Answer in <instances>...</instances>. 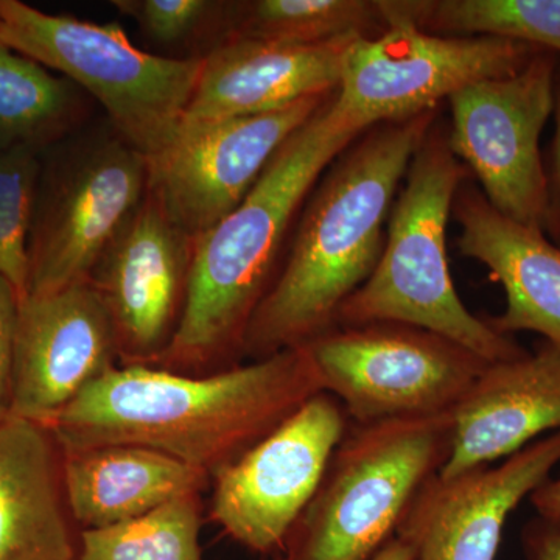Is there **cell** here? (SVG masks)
<instances>
[{
  "mask_svg": "<svg viewBox=\"0 0 560 560\" xmlns=\"http://www.w3.org/2000/svg\"><path fill=\"white\" fill-rule=\"evenodd\" d=\"M316 46L228 38L202 57L194 97L180 128L259 116L338 90L353 40Z\"/></svg>",
  "mask_w": 560,
  "mask_h": 560,
  "instance_id": "obj_16",
  "label": "cell"
},
{
  "mask_svg": "<svg viewBox=\"0 0 560 560\" xmlns=\"http://www.w3.org/2000/svg\"><path fill=\"white\" fill-rule=\"evenodd\" d=\"M320 390L305 348L201 377L117 366L46 429L60 451L139 445L213 480Z\"/></svg>",
  "mask_w": 560,
  "mask_h": 560,
  "instance_id": "obj_1",
  "label": "cell"
},
{
  "mask_svg": "<svg viewBox=\"0 0 560 560\" xmlns=\"http://www.w3.org/2000/svg\"><path fill=\"white\" fill-rule=\"evenodd\" d=\"M559 61L541 50L521 72L478 81L448 98V145L480 180L486 200L544 232L548 190L540 136L555 113Z\"/></svg>",
  "mask_w": 560,
  "mask_h": 560,
  "instance_id": "obj_10",
  "label": "cell"
},
{
  "mask_svg": "<svg viewBox=\"0 0 560 560\" xmlns=\"http://www.w3.org/2000/svg\"><path fill=\"white\" fill-rule=\"evenodd\" d=\"M385 31L378 0H253L231 2L228 38L316 46Z\"/></svg>",
  "mask_w": 560,
  "mask_h": 560,
  "instance_id": "obj_23",
  "label": "cell"
},
{
  "mask_svg": "<svg viewBox=\"0 0 560 560\" xmlns=\"http://www.w3.org/2000/svg\"><path fill=\"white\" fill-rule=\"evenodd\" d=\"M334 94L283 142L245 200L195 237L183 318L154 368L201 377L243 364L250 320L278 278L305 201L360 138L331 109Z\"/></svg>",
  "mask_w": 560,
  "mask_h": 560,
  "instance_id": "obj_3",
  "label": "cell"
},
{
  "mask_svg": "<svg viewBox=\"0 0 560 560\" xmlns=\"http://www.w3.org/2000/svg\"><path fill=\"white\" fill-rule=\"evenodd\" d=\"M20 302V293L0 275V422L11 418L14 338Z\"/></svg>",
  "mask_w": 560,
  "mask_h": 560,
  "instance_id": "obj_27",
  "label": "cell"
},
{
  "mask_svg": "<svg viewBox=\"0 0 560 560\" xmlns=\"http://www.w3.org/2000/svg\"><path fill=\"white\" fill-rule=\"evenodd\" d=\"M466 165L433 127L410 162L390 208L385 248L371 278L342 305L338 327L400 323L434 331L475 355L500 363L529 352L460 301L447 256V224Z\"/></svg>",
  "mask_w": 560,
  "mask_h": 560,
  "instance_id": "obj_4",
  "label": "cell"
},
{
  "mask_svg": "<svg viewBox=\"0 0 560 560\" xmlns=\"http://www.w3.org/2000/svg\"><path fill=\"white\" fill-rule=\"evenodd\" d=\"M60 453L62 492L80 530L138 521L212 485L205 471L139 445H98Z\"/></svg>",
  "mask_w": 560,
  "mask_h": 560,
  "instance_id": "obj_20",
  "label": "cell"
},
{
  "mask_svg": "<svg viewBox=\"0 0 560 560\" xmlns=\"http://www.w3.org/2000/svg\"><path fill=\"white\" fill-rule=\"evenodd\" d=\"M372 560H415V552L404 540L396 537Z\"/></svg>",
  "mask_w": 560,
  "mask_h": 560,
  "instance_id": "obj_31",
  "label": "cell"
},
{
  "mask_svg": "<svg viewBox=\"0 0 560 560\" xmlns=\"http://www.w3.org/2000/svg\"><path fill=\"white\" fill-rule=\"evenodd\" d=\"M195 237L150 189L95 265L90 282L116 331L119 366H156L178 331Z\"/></svg>",
  "mask_w": 560,
  "mask_h": 560,
  "instance_id": "obj_12",
  "label": "cell"
},
{
  "mask_svg": "<svg viewBox=\"0 0 560 560\" xmlns=\"http://www.w3.org/2000/svg\"><path fill=\"white\" fill-rule=\"evenodd\" d=\"M124 16L164 46H184L210 39L219 46L230 33L231 2L213 0H113Z\"/></svg>",
  "mask_w": 560,
  "mask_h": 560,
  "instance_id": "obj_26",
  "label": "cell"
},
{
  "mask_svg": "<svg viewBox=\"0 0 560 560\" xmlns=\"http://www.w3.org/2000/svg\"><path fill=\"white\" fill-rule=\"evenodd\" d=\"M305 349L320 389L340 401L353 425L451 415L490 364L400 323L337 327Z\"/></svg>",
  "mask_w": 560,
  "mask_h": 560,
  "instance_id": "obj_8",
  "label": "cell"
},
{
  "mask_svg": "<svg viewBox=\"0 0 560 560\" xmlns=\"http://www.w3.org/2000/svg\"><path fill=\"white\" fill-rule=\"evenodd\" d=\"M0 43L75 83L149 160L178 136L202 68V57L138 49L116 22L44 13L20 0H0Z\"/></svg>",
  "mask_w": 560,
  "mask_h": 560,
  "instance_id": "obj_6",
  "label": "cell"
},
{
  "mask_svg": "<svg viewBox=\"0 0 560 560\" xmlns=\"http://www.w3.org/2000/svg\"><path fill=\"white\" fill-rule=\"evenodd\" d=\"M453 213L459 253L485 265L506 294V307L488 318L490 326L512 337L534 331L560 348V246L503 215L471 187H459Z\"/></svg>",
  "mask_w": 560,
  "mask_h": 560,
  "instance_id": "obj_18",
  "label": "cell"
},
{
  "mask_svg": "<svg viewBox=\"0 0 560 560\" xmlns=\"http://www.w3.org/2000/svg\"><path fill=\"white\" fill-rule=\"evenodd\" d=\"M521 540L526 560H560V525L530 518L523 526Z\"/></svg>",
  "mask_w": 560,
  "mask_h": 560,
  "instance_id": "obj_29",
  "label": "cell"
},
{
  "mask_svg": "<svg viewBox=\"0 0 560 560\" xmlns=\"http://www.w3.org/2000/svg\"><path fill=\"white\" fill-rule=\"evenodd\" d=\"M202 493H191L138 521L81 530L79 560H202Z\"/></svg>",
  "mask_w": 560,
  "mask_h": 560,
  "instance_id": "obj_24",
  "label": "cell"
},
{
  "mask_svg": "<svg viewBox=\"0 0 560 560\" xmlns=\"http://www.w3.org/2000/svg\"><path fill=\"white\" fill-rule=\"evenodd\" d=\"M453 416L353 425L276 560H372L451 458Z\"/></svg>",
  "mask_w": 560,
  "mask_h": 560,
  "instance_id": "obj_5",
  "label": "cell"
},
{
  "mask_svg": "<svg viewBox=\"0 0 560 560\" xmlns=\"http://www.w3.org/2000/svg\"><path fill=\"white\" fill-rule=\"evenodd\" d=\"M80 534L50 431L16 418L0 422V560H79Z\"/></svg>",
  "mask_w": 560,
  "mask_h": 560,
  "instance_id": "obj_19",
  "label": "cell"
},
{
  "mask_svg": "<svg viewBox=\"0 0 560 560\" xmlns=\"http://www.w3.org/2000/svg\"><path fill=\"white\" fill-rule=\"evenodd\" d=\"M541 49L492 36H442L411 22L353 40L342 61L331 108L348 130L436 110L442 101L478 81L514 75Z\"/></svg>",
  "mask_w": 560,
  "mask_h": 560,
  "instance_id": "obj_9",
  "label": "cell"
},
{
  "mask_svg": "<svg viewBox=\"0 0 560 560\" xmlns=\"http://www.w3.org/2000/svg\"><path fill=\"white\" fill-rule=\"evenodd\" d=\"M452 416L442 478L490 466L560 431V348L541 341L521 359L488 364Z\"/></svg>",
  "mask_w": 560,
  "mask_h": 560,
  "instance_id": "obj_17",
  "label": "cell"
},
{
  "mask_svg": "<svg viewBox=\"0 0 560 560\" xmlns=\"http://www.w3.org/2000/svg\"><path fill=\"white\" fill-rule=\"evenodd\" d=\"M149 184V158L113 128L44 151L28 241L27 294L90 282Z\"/></svg>",
  "mask_w": 560,
  "mask_h": 560,
  "instance_id": "obj_7",
  "label": "cell"
},
{
  "mask_svg": "<svg viewBox=\"0 0 560 560\" xmlns=\"http://www.w3.org/2000/svg\"><path fill=\"white\" fill-rule=\"evenodd\" d=\"M119 366L113 320L91 282L20 302L11 418L46 427Z\"/></svg>",
  "mask_w": 560,
  "mask_h": 560,
  "instance_id": "obj_14",
  "label": "cell"
},
{
  "mask_svg": "<svg viewBox=\"0 0 560 560\" xmlns=\"http://www.w3.org/2000/svg\"><path fill=\"white\" fill-rule=\"evenodd\" d=\"M560 464V431L534 441L495 467L431 478L397 536L415 560H495L504 523Z\"/></svg>",
  "mask_w": 560,
  "mask_h": 560,
  "instance_id": "obj_15",
  "label": "cell"
},
{
  "mask_svg": "<svg viewBox=\"0 0 560 560\" xmlns=\"http://www.w3.org/2000/svg\"><path fill=\"white\" fill-rule=\"evenodd\" d=\"M555 138H552L548 161L544 160L547 175L548 215L545 232L560 246V61L556 73L555 88Z\"/></svg>",
  "mask_w": 560,
  "mask_h": 560,
  "instance_id": "obj_28",
  "label": "cell"
},
{
  "mask_svg": "<svg viewBox=\"0 0 560 560\" xmlns=\"http://www.w3.org/2000/svg\"><path fill=\"white\" fill-rule=\"evenodd\" d=\"M43 171V151H0V275L20 293L28 287V241Z\"/></svg>",
  "mask_w": 560,
  "mask_h": 560,
  "instance_id": "obj_25",
  "label": "cell"
},
{
  "mask_svg": "<svg viewBox=\"0 0 560 560\" xmlns=\"http://www.w3.org/2000/svg\"><path fill=\"white\" fill-rule=\"evenodd\" d=\"M329 95L259 116L180 128L172 145L149 160L150 189L184 231L205 234L245 200L283 142Z\"/></svg>",
  "mask_w": 560,
  "mask_h": 560,
  "instance_id": "obj_13",
  "label": "cell"
},
{
  "mask_svg": "<svg viewBox=\"0 0 560 560\" xmlns=\"http://www.w3.org/2000/svg\"><path fill=\"white\" fill-rule=\"evenodd\" d=\"M386 22L442 36L518 40L560 58V0H385Z\"/></svg>",
  "mask_w": 560,
  "mask_h": 560,
  "instance_id": "obj_22",
  "label": "cell"
},
{
  "mask_svg": "<svg viewBox=\"0 0 560 560\" xmlns=\"http://www.w3.org/2000/svg\"><path fill=\"white\" fill-rule=\"evenodd\" d=\"M537 517L560 525V477L548 478L539 489L529 495Z\"/></svg>",
  "mask_w": 560,
  "mask_h": 560,
  "instance_id": "obj_30",
  "label": "cell"
},
{
  "mask_svg": "<svg viewBox=\"0 0 560 560\" xmlns=\"http://www.w3.org/2000/svg\"><path fill=\"white\" fill-rule=\"evenodd\" d=\"M84 92L0 43V151L49 150L86 119Z\"/></svg>",
  "mask_w": 560,
  "mask_h": 560,
  "instance_id": "obj_21",
  "label": "cell"
},
{
  "mask_svg": "<svg viewBox=\"0 0 560 560\" xmlns=\"http://www.w3.org/2000/svg\"><path fill=\"white\" fill-rule=\"evenodd\" d=\"M434 121L436 110L377 125L331 162L250 320L245 359L305 348L337 329L342 305L381 260L394 195Z\"/></svg>",
  "mask_w": 560,
  "mask_h": 560,
  "instance_id": "obj_2",
  "label": "cell"
},
{
  "mask_svg": "<svg viewBox=\"0 0 560 560\" xmlns=\"http://www.w3.org/2000/svg\"><path fill=\"white\" fill-rule=\"evenodd\" d=\"M349 425L340 401L315 394L213 478L212 522L246 550L278 556Z\"/></svg>",
  "mask_w": 560,
  "mask_h": 560,
  "instance_id": "obj_11",
  "label": "cell"
}]
</instances>
